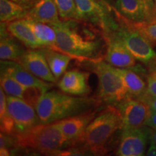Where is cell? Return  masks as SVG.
Masks as SVG:
<instances>
[{"instance_id": "277c9868", "label": "cell", "mask_w": 156, "mask_h": 156, "mask_svg": "<svg viewBox=\"0 0 156 156\" xmlns=\"http://www.w3.org/2000/svg\"><path fill=\"white\" fill-rule=\"evenodd\" d=\"M15 148L30 149L40 153H59L69 144L58 122L41 124L25 132H15Z\"/></svg>"}, {"instance_id": "3957f363", "label": "cell", "mask_w": 156, "mask_h": 156, "mask_svg": "<svg viewBox=\"0 0 156 156\" xmlns=\"http://www.w3.org/2000/svg\"><path fill=\"white\" fill-rule=\"evenodd\" d=\"M123 128L122 115L116 106L108 105L98 113L75 143H82L84 148L94 155H104L107 145L115 133Z\"/></svg>"}, {"instance_id": "836d02e7", "label": "cell", "mask_w": 156, "mask_h": 156, "mask_svg": "<svg viewBox=\"0 0 156 156\" xmlns=\"http://www.w3.org/2000/svg\"><path fill=\"white\" fill-rule=\"evenodd\" d=\"M149 141L150 143L156 144V130L149 129Z\"/></svg>"}, {"instance_id": "e0dca14e", "label": "cell", "mask_w": 156, "mask_h": 156, "mask_svg": "<svg viewBox=\"0 0 156 156\" xmlns=\"http://www.w3.org/2000/svg\"><path fill=\"white\" fill-rule=\"evenodd\" d=\"M24 18L48 25L61 20L54 0H40L29 9Z\"/></svg>"}, {"instance_id": "9c48e42d", "label": "cell", "mask_w": 156, "mask_h": 156, "mask_svg": "<svg viewBox=\"0 0 156 156\" xmlns=\"http://www.w3.org/2000/svg\"><path fill=\"white\" fill-rule=\"evenodd\" d=\"M122 129L119 145L116 155L119 156H142L145 153L149 140V128Z\"/></svg>"}, {"instance_id": "7c38bea8", "label": "cell", "mask_w": 156, "mask_h": 156, "mask_svg": "<svg viewBox=\"0 0 156 156\" xmlns=\"http://www.w3.org/2000/svg\"><path fill=\"white\" fill-rule=\"evenodd\" d=\"M1 69L5 70L25 87L38 90L43 93L51 89L55 84L40 79L17 62L1 61Z\"/></svg>"}, {"instance_id": "44dd1931", "label": "cell", "mask_w": 156, "mask_h": 156, "mask_svg": "<svg viewBox=\"0 0 156 156\" xmlns=\"http://www.w3.org/2000/svg\"><path fill=\"white\" fill-rule=\"evenodd\" d=\"M51 71L56 80L58 81L66 73L69 62L74 58L69 54L49 48H43Z\"/></svg>"}, {"instance_id": "74e56055", "label": "cell", "mask_w": 156, "mask_h": 156, "mask_svg": "<svg viewBox=\"0 0 156 156\" xmlns=\"http://www.w3.org/2000/svg\"><path fill=\"white\" fill-rule=\"evenodd\" d=\"M103 1L104 2H106V4H108V5H109L113 6L116 0H103Z\"/></svg>"}, {"instance_id": "ba28073f", "label": "cell", "mask_w": 156, "mask_h": 156, "mask_svg": "<svg viewBox=\"0 0 156 156\" xmlns=\"http://www.w3.org/2000/svg\"><path fill=\"white\" fill-rule=\"evenodd\" d=\"M114 106L117 107L122 115V129L144 126L151 110L145 101L129 95Z\"/></svg>"}, {"instance_id": "8d00e7d4", "label": "cell", "mask_w": 156, "mask_h": 156, "mask_svg": "<svg viewBox=\"0 0 156 156\" xmlns=\"http://www.w3.org/2000/svg\"><path fill=\"white\" fill-rule=\"evenodd\" d=\"M152 62H153V67H152L151 73L156 77V57Z\"/></svg>"}, {"instance_id": "d6986e66", "label": "cell", "mask_w": 156, "mask_h": 156, "mask_svg": "<svg viewBox=\"0 0 156 156\" xmlns=\"http://www.w3.org/2000/svg\"><path fill=\"white\" fill-rule=\"evenodd\" d=\"M7 23V30L13 37L28 49H39L41 48L32 29L25 19H20Z\"/></svg>"}, {"instance_id": "cb8c5ba5", "label": "cell", "mask_w": 156, "mask_h": 156, "mask_svg": "<svg viewBox=\"0 0 156 156\" xmlns=\"http://www.w3.org/2000/svg\"><path fill=\"white\" fill-rule=\"evenodd\" d=\"M0 129L2 132L14 134L15 125L7 108V95L2 87H0Z\"/></svg>"}, {"instance_id": "f546056e", "label": "cell", "mask_w": 156, "mask_h": 156, "mask_svg": "<svg viewBox=\"0 0 156 156\" xmlns=\"http://www.w3.org/2000/svg\"><path fill=\"white\" fill-rule=\"evenodd\" d=\"M145 126L156 130V111L151 110L149 116L145 123Z\"/></svg>"}, {"instance_id": "e575fe53", "label": "cell", "mask_w": 156, "mask_h": 156, "mask_svg": "<svg viewBox=\"0 0 156 156\" xmlns=\"http://www.w3.org/2000/svg\"><path fill=\"white\" fill-rule=\"evenodd\" d=\"M9 148L7 147H0V155L1 156H9L10 155Z\"/></svg>"}, {"instance_id": "9a60e30c", "label": "cell", "mask_w": 156, "mask_h": 156, "mask_svg": "<svg viewBox=\"0 0 156 156\" xmlns=\"http://www.w3.org/2000/svg\"><path fill=\"white\" fill-rule=\"evenodd\" d=\"M1 87L7 95L15 96L28 101L36 107L39 98L44 94L38 90L30 88L20 83L5 70L1 69Z\"/></svg>"}, {"instance_id": "d4e9b609", "label": "cell", "mask_w": 156, "mask_h": 156, "mask_svg": "<svg viewBox=\"0 0 156 156\" xmlns=\"http://www.w3.org/2000/svg\"><path fill=\"white\" fill-rule=\"evenodd\" d=\"M62 20L77 19V6L75 0H54Z\"/></svg>"}, {"instance_id": "7402d4cb", "label": "cell", "mask_w": 156, "mask_h": 156, "mask_svg": "<svg viewBox=\"0 0 156 156\" xmlns=\"http://www.w3.org/2000/svg\"><path fill=\"white\" fill-rule=\"evenodd\" d=\"M116 69L124 81L129 96L138 98L145 92L146 83L137 74L130 69L116 68Z\"/></svg>"}, {"instance_id": "4dcf8cb0", "label": "cell", "mask_w": 156, "mask_h": 156, "mask_svg": "<svg viewBox=\"0 0 156 156\" xmlns=\"http://www.w3.org/2000/svg\"><path fill=\"white\" fill-rule=\"evenodd\" d=\"M12 1L19 4L20 5H21L22 7H24V8L29 10V9L32 8L36 3H38L40 0H12Z\"/></svg>"}, {"instance_id": "8992f818", "label": "cell", "mask_w": 156, "mask_h": 156, "mask_svg": "<svg viewBox=\"0 0 156 156\" xmlns=\"http://www.w3.org/2000/svg\"><path fill=\"white\" fill-rule=\"evenodd\" d=\"M114 9L118 20V25L114 30L106 34H111L119 39L137 61L146 64L153 61L156 57V53L151 41L129 25L114 8Z\"/></svg>"}, {"instance_id": "f1b7e54d", "label": "cell", "mask_w": 156, "mask_h": 156, "mask_svg": "<svg viewBox=\"0 0 156 156\" xmlns=\"http://www.w3.org/2000/svg\"><path fill=\"white\" fill-rule=\"evenodd\" d=\"M138 98L143 101H145L148 106H150L151 110L156 111V96H153V95L148 94L147 93H146L145 91Z\"/></svg>"}, {"instance_id": "5b68a950", "label": "cell", "mask_w": 156, "mask_h": 156, "mask_svg": "<svg viewBox=\"0 0 156 156\" xmlns=\"http://www.w3.org/2000/svg\"><path fill=\"white\" fill-rule=\"evenodd\" d=\"M87 62L98 77V85L95 98L101 103L116 105L129 96L124 81L116 67L103 59Z\"/></svg>"}, {"instance_id": "d590c367", "label": "cell", "mask_w": 156, "mask_h": 156, "mask_svg": "<svg viewBox=\"0 0 156 156\" xmlns=\"http://www.w3.org/2000/svg\"><path fill=\"white\" fill-rule=\"evenodd\" d=\"M156 20V0H154V4H153V10H152V14H151V21ZM150 21V22H151Z\"/></svg>"}, {"instance_id": "d6a6232c", "label": "cell", "mask_w": 156, "mask_h": 156, "mask_svg": "<svg viewBox=\"0 0 156 156\" xmlns=\"http://www.w3.org/2000/svg\"><path fill=\"white\" fill-rule=\"evenodd\" d=\"M146 155L148 156H156V144L151 143L148 150L146 153Z\"/></svg>"}, {"instance_id": "7a4b0ae2", "label": "cell", "mask_w": 156, "mask_h": 156, "mask_svg": "<svg viewBox=\"0 0 156 156\" xmlns=\"http://www.w3.org/2000/svg\"><path fill=\"white\" fill-rule=\"evenodd\" d=\"M100 104L95 97L75 96L49 90L39 98L36 109L41 123L47 124L89 112Z\"/></svg>"}, {"instance_id": "6da1fadb", "label": "cell", "mask_w": 156, "mask_h": 156, "mask_svg": "<svg viewBox=\"0 0 156 156\" xmlns=\"http://www.w3.org/2000/svg\"><path fill=\"white\" fill-rule=\"evenodd\" d=\"M56 34L58 48L79 62L104 59L103 49L106 47L105 34L88 23L77 20H60L50 25Z\"/></svg>"}, {"instance_id": "5bb4252c", "label": "cell", "mask_w": 156, "mask_h": 156, "mask_svg": "<svg viewBox=\"0 0 156 156\" xmlns=\"http://www.w3.org/2000/svg\"><path fill=\"white\" fill-rule=\"evenodd\" d=\"M98 114L97 108L83 114L70 116L57 121L69 144L79 139L86 129L87 126Z\"/></svg>"}, {"instance_id": "83f0119b", "label": "cell", "mask_w": 156, "mask_h": 156, "mask_svg": "<svg viewBox=\"0 0 156 156\" xmlns=\"http://www.w3.org/2000/svg\"><path fill=\"white\" fill-rule=\"evenodd\" d=\"M145 92L153 96H156V77L151 73L147 76V83Z\"/></svg>"}, {"instance_id": "ffe728a7", "label": "cell", "mask_w": 156, "mask_h": 156, "mask_svg": "<svg viewBox=\"0 0 156 156\" xmlns=\"http://www.w3.org/2000/svg\"><path fill=\"white\" fill-rule=\"evenodd\" d=\"M25 20L32 29L41 48H49L64 53L57 46L56 31L51 25L36 22L28 19H25Z\"/></svg>"}, {"instance_id": "4316f807", "label": "cell", "mask_w": 156, "mask_h": 156, "mask_svg": "<svg viewBox=\"0 0 156 156\" xmlns=\"http://www.w3.org/2000/svg\"><path fill=\"white\" fill-rule=\"evenodd\" d=\"M0 147L15 148V139L13 134L0 133Z\"/></svg>"}, {"instance_id": "484cf974", "label": "cell", "mask_w": 156, "mask_h": 156, "mask_svg": "<svg viewBox=\"0 0 156 156\" xmlns=\"http://www.w3.org/2000/svg\"><path fill=\"white\" fill-rule=\"evenodd\" d=\"M124 19L129 25H131L140 33H141L144 36H145L151 44H156V20L151 21V22L134 23L125 18Z\"/></svg>"}, {"instance_id": "603a6c76", "label": "cell", "mask_w": 156, "mask_h": 156, "mask_svg": "<svg viewBox=\"0 0 156 156\" xmlns=\"http://www.w3.org/2000/svg\"><path fill=\"white\" fill-rule=\"evenodd\" d=\"M28 9L12 0H0V20L1 22L9 23L23 19Z\"/></svg>"}, {"instance_id": "1f68e13d", "label": "cell", "mask_w": 156, "mask_h": 156, "mask_svg": "<svg viewBox=\"0 0 156 156\" xmlns=\"http://www.w3.org/2000/svg\"><path fill=\"white\" fill-rule=\"evenodd\" d=\"M146 7H147V10L150 13V16H151V14H152V10H153V4H154V0H142ZM151 21V20H150ZM149 21V22H150Z\"/></svg>"}, {"instance_id": "30bf717a", "label": "cell", "mask_w": 156, "mask_h": 156, "mask_svg": "<svg viewBox=\"0 0 156 156\" xmlns=\"http://www.w3.org/2000/svg\"><path fill=\"white\" fill-rule=\"evenodd\" d=\"M17 62L43 80L55 84L58 83L51 71L43 48L27 50Z\"/></svg>"}, {"instance_id": "4fadbf2b", "label": "cell", "mask_w": 156, "mask_h": 156, "mask_svg": "<svg viewBox=\"0 0 156 156\" xmlns=\"http://www.w3.org/2000/svg\"><path fill=\"white\" fill-rule=\"evenodd\" d=\"M90 74L79 69L67 71L58 81L57 85L62 92L75 96H87L90 91L88 85Z\"/></svg>"}, {"instance_id": "ac0fdd59", "label": "cell", "mask_w": 156, "mask_h": 156, "mask_svg": "<svg viewBox=\"0 0 156 156\" xmlns=\"http://www.w3.org/2000/svg\"><path fill=\"white\" fill-rule=\"evenodd\" d=\"M9 34L7 23L1 22V41H0V58L1 61L18 62L25 51L22 45Z\"/></svg>"}, {"instance_id": "52a82bcc", "label": "cell", "mask_w": 156, "mask_h": 156, "mask_svg": "<svg viewBox=\"0 0 156 156\" xmlns=\"http://www.w3.org/2000/svg\"><path fill=\"white\" fill-rule=\"evenodd\" d=\"M7 103L9 114L14 121L15 132H25L41 124L36 107L28 101L7 95Z\"/></svg>"}, {"instance_id": "2e32d148", "label": "cell", "mask_w": 156, "mask_h": 156, "mask_svg": "<svg viewBox=\"0 0 156 156\" xmlns=\"http://www.w3.org/2000/svg\"><path fill=\"white\" fill-rule=\"evenodd\" d=\"M121 16L134 23L149 22L150 13L142 0H116L113 5Z\"/></svg>"}, {"instance_id": "8fae6325", "label": "cell", "mask_w": 156, "mask_h": 156, "mask_svg": "<svg viewBox=\"0 0 156 156\" xmlns=\"http://www.w3.org/2000/svg\"><path fill=\"white\" fill-rule=\"evenodd\" d=\"M105 37L107 44L105 61L116 68H133L136 64V59L126 46L112 35L106 34Z\"/></svg>"}]
</instances>
